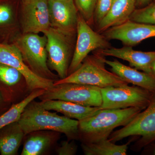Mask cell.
I'll use <instances>...</instances> for the list:
<instances>
[{"mask_svg":"<svg viewBox=\"0 0 155 155\" xmlns=\"http://www.w3.org/2000/svg\"><path fill=\"white\" fill-rule=\"evenodd\" d=\"M142 111L136 107L100 109L94 115L79 121L78 135L83 143L108 139L115 128L127 125Z\"/></svg>","mask_w":155,"mask_h":155,"instance_id":"1","label":"cell"},{"mask_svg":"<svg viewBox=\"0 0 155 155\" xmlns=\"http://www.w3.org/2000/svg\"><path fill=\"white\" fill-rule=\"evenodd\" d=\"M18 122L25 135L43 130L64 133L69 138L78 135V120L50 112L34 100L26 106Z\"/></svg>","mask_w":155,"mask_h":155,"instance_id":"2","label":"cell"},{"mask_svg":"<svg viewBox=\"0 0 155 155\" xmlns=\"http://www.w3.org/2000/svg\"><path fill=\"white\" fill-rule=\"evenodd\" d=\"M105 58L95 53L93 55L87 56L77 70L64 79L55 81L54 85L75 83L100 88L128 85L129 83L106 69Z\"/></svg>","mask_w":155,"mask_h":155,"instance_id":"3","label":"cell"},{"mask_svg":"<svg viewBox=\"0 0 155 155\" xmlns=\"http://www.w3.org/2000/svg\"><path fill=\"white\" fill-rule=\"evenodd\" d=\"M47 38L48 64L50 69L57 72L60 79L68 75L69 65L74 48V36L50 27L42 32Z\"/></svg>","mask_w":155,"mask_h":155,"instance_id":"4","label":"cell"},{"mask_svg":"<svg viewBox=\"0 0 155 155\" xmlns=\"http://www.w3.org/2000/svg\"><path fill=\"white\" fill-rule=\"evenodd\" d=\"M14 44L21 53L25 64L33 72L42 77L54 81L57 75L48 66L45 35L22 33L17 38Z\"/></svg>","mask_w":155,"mask_h":155,"instance_id":"5","label":"cell"},{"mask_svg":"<svg viewBox=\"0 0 155 155\" xmlns=\"http://www.w3.org/2000/svg\"><path fill=\"white\" fill-rule=\"evenodd\" d=\"M141 137L136 143L141 148L155 141V92L148 105L139 113L128 124L111 134L108 139L114 143L129 136Z\"/></svg>","mask_w":155,"mask_h":155,"instance_id":"6","label":"cell"},{"mask_svg":"<svg viewBox=\"0 0 155 155\" xmlns=\"http://www.w3.org/2000/svg\"><path fill=\"white\" fill-rule=\"evenodd\" d=\"M102 103L101 109L138 108L144 110L151 99L153 92L140 87L110 86L100 88Z\"/></svg>","mask_w":155,"mask_h":155,"instance_id":"7","label":"cell"},{"mask_svg":"<svg viewBox=\"0 0 155 155\" xmlns=\"http://www.w3.org/2000/svg\"><path fill=\"white\" fill-rule=\"evenodd\" d=\"M39 98L41 101L63 100L92 107H100L102 103L100 87L75 83L54 85Z\"/></svg>","mask_w":155,"mask_h":155,"instance_id":"8","label":"cell"},{"mask_svg":"<svg viewBox=\"0 0 155 155\" xmlns=\"http://www.w3.org/2000/svg\"><path fill=\"white\" fill-rule=\"evenodd\" d=\"M76 39L74 53L69 65L68 75L77 70L91 52L111 47L108 40L92 29L89 24L79 14Z\"/></svg>","mask_w":155,"mask_h":155,"instance_id":"9","label":"cell"},{"mask_svg":"<svg viewBox=\"0 0 155 155\" xmlns=\"http://www.w3.org/2000/svg\"><path fill=\"white\" fill-rule=\"evenodd\" d=\"M0 64L15 68L25 78L31 91L37 89L48 91L54 86V81L37 75L27 66L21 53L14 44L0 43Z\"/></svg>","mask_w":155,"mask_h":155,"instance_id":"10","label":"cell"},{"mask_svg":"<svg viewBox=\"0 0 155 155\" xmlns=\"http://www.w3.org/2000/svg\"><path fill=\"white\" fill-rule=\"evenodd\" d=\"M49 0H22V33H42L51 27Z\"/></svg>","mask_w":155,"mask_h":155,"instance_id":"11","label":"cell"},{"mask_svg":"<svg viewBox=\"0 0 155 155\" xmlns=\"http://www.w3.org/2000/svg\"><path fill=\"white\" fill-rule=\"evenodd\" d=\"M108 40H117L126 46L133 47L143 41L155 37V25L129 20L103 32Z\"/></svg>","mask_w":155,"mask_h":155,"instance_id":"12","label":"cell"},{"mask_svg":"<svg viewBox=\"0 0 155 155\" xmlns=\"http://www.w3.org/2000/svg\"><path fill=\"white\" fill-rule=\"evenodd\" d=\"M51 27L76 35L79 12L75 0H49Z\"/></svg>","mask_w":155,"mask_h":155,"instance_id":"13","label":"cell"},{"mask_svg":"<svg viewBox=\"0 0 155 155\" xmlns=\"http://www.w3.org/2000/svg\"><path fill=\"white\" fill-rule=\"evenodd\" d=\"M95 53L104 57H115L127 61L130 67L149 74H153L152 69L155 61V51H135L132 47L125 46L122 48L110 47L96 50Z\"/></svg>","mask_w":155,"mask_h":155,"instance_id":"14","label":"cell"},{"mask_svg":"<svg viewBox=\"0 0 155 155\" xmlns=\"http://www.w3.org/2000/svg\"><path fill=\"white\" fill-rule=\"evenodd\" d=\"M105 63L111 67L112 72L128 83L155 92V75L138 71L128 67L117 60L109 61L104 59Z\"/></svg>","mask_w":155,"mask_h":155,"instance_id":"15","label":"cell"},{"mask_svg":"<svg viewBox=\"0 0 155 155\" xmlns=\"http://www.w3.org/2000/svg\"><path fill=\"white\" fill-rule=\"evenodd\" d=\"M136 4V0H114L109 13L97 24V31L103 33L127 22L135 10Z\"/></svg>","mask_w":155,"mask_h":155,"instance_id":"16","label":"cell"},{"mask_svg":"<svg viewBox=\"0 0 155 155\" xmlns=\"http://www.w3.org/2000/svg\"><path fill=\"white\" fill-rule=\"evenodd\" d=\"M40 103L46 110L59 112L66 117L78 121L94 115L101 109L100 107H88L63 100H46Z\"/></svg>","mask_w":155,"mask_h":155,"instance_id":"17","label":"cell"},{"mask_svg":"<svg viewBox=\"0 0 155 155\" xmlns=\"http://www.w3.org/2000/svg\"><path fill=\"white\" fill-rule=\"evenodd\" d=\"M130 142L118 145L108 139L91 143H83L81 148L86 155H126Z\"/></svg>","mask_w":155,"mask_h":155,"instance_id":"18","label":"cell"},{"mask_svg":"<svg viewBox=\"0 0 155 155\" xmlns=\"http://www.w3.org/2000/svg\"><path fill=\"white\" fill-rule=\"evenodd\" d=\"M25 134L18 122L11 124L0 136V153L2 155L16 154Z\"/></svg>","mask_w":155,"mask_h":155,"instance_id":"19","label":"cell"},{"mask_svg":"<svg viewBox=\"0 0 155 155\" xmlns=\"http://www.w3.org/2000/svg\"><path fill=\"white\" fill-rule=\"evenodd\" d=\"M45 91L37 89L31 91L30 94L20 102L14 105L10 109L0 116V129L18 122L26 106L36 98L42 95Z\"/></svg>","mask_w":155,"mask_h":155,"instance_id":"20","label":"cell"},{"mask_svg":"<svg viewBox=\"0 0 155 155\" xmlns=\"http://www.w3.org/2000/svg\"><path fill=\"white\" fill-rule=\"evenodd\" d=\"M51 136L47 133H35L25 140L22 155H41L48 149L53 142Z\"/></svg>","mask_w":155,"mask_h":155,"instance_id":"21","label":"cell"},{"mask_svg":"<svg viewBox=\"0 0 155 155\" xmlns=\"http://www.w3.org/2000/svg\"><path fill=\"white\" fill-rule=\"evenodd\" d=\"M129 20L140 23L155 25V2L143 8L135 9Z\"/></svg>","mask_w":155,"mask_h":155,"instance_id":"22","label":"cell"},{"mask_svg":"<svg viewBox=\"0 0 155 155\" xmlns=\"http://www.w3.org/2000/svg\"><path fill=\"white\" fill-rule=\"evenodd\" d=\"M22 75L17 69L5 64H0V81L8 86L15 85Z\"/></svg>","mask_w":155,"mask_h":155,"instance_id":"23","label":"cell"},{"mask_svg":"<svg viewBox=\"0 0 155 155\" xmlns=\"http://www.w3.org/2000/svg\"><path fill=\"white\" fill-rule=\"evenodd\" d=\"M97 0H75L79 14L89 24L94 19V14Z\"/></svg>","mask_w":155,"mask_h":155,"instance_id":"24","label":"cell"},{"mask_svg":"<svg viewBox=\"0 0 155 155\" xmlns=\"http://www.w3.org/2000/svg\"><path fill=\"white\" fill-rule=\"evenodd\" d=\"M114 0H97L94 14V19L97 24L109 13Z\"/></svg>","mask_w":155,"mask_h":155,"instance_id":"25","label":"cell"},{"mask_svg":"<svg viewBox=\"0 0 155 155\" xmlns=\"http://www.w3.org/2000/svg\"><path fill=\"white\" fill-rule=\"evenodd\" d=\"M77 150V146L73 142L64 141L61 143L57 152L59 155H73L76 154Z\"/></svg>","mask_w":155,"mask_h":155,"instance_id":"26","label":"cell"},{"mask_svg":"<svg viewBox=\"0 0 155 155\" xmlns=\"http://www.w3.org/2000/svg\"><path fill=\"white\" fill-rule=\"evenodd\" d=\"M12 19V11L10 6L0 4V25L9 23Z\"/></svg>","mask_w":155,"mask_h":155,"instance_id":"27","label":"cell"},{"mask_svg":"<svg viewBox=\"0 0 155 155\" xmlns=\"http://www.w3.org/2000/svg\"><path fill=\"white\" fill-rule=\"evenodd\" d=\"M151 1L152 0H136V6H138L140 8H143L150 4Z\"/></svg>","mask_w":155,"mask_h":155,"instance_id":"28","label":"cell"},{"mask_svg":"<svg viewBox=\"0 0 155 155\" xmlns=\"http://www.w3.org/2000/svg\"><path fill=\"white\" fill-rule=\"evenodd\" d=\"M152 72L153 74L155 75V61L154 62L153 64V66H152Z\"/></svg>","mask_w":155,"mask_h":155,"instance_id":"29","label":"cell"},{"mask_svg":"<svg viewBox=\"0 0 155 155\" xmlns=\"http://www.w3.org/2000/svg\"><path fill=\"white\" fill-rule=\"evenodd\" d=\"M153 153L154 155H155V146L154 147L153 151Z\"/></svg>","mask_w":155,"mask_h":155,"instance_id":"30","label":"cell"},{"mask_svg":"<svg viewBox=\"0 0 155 155\" xmlns=\"http://www.w3.org/2000/svg\"><path fill=\"white\" fill-rule=\"evenodd\" d=\"M2 95H1V93H0V101H1V100H2Z\"/></svg>","mask_w":155,"mask_h":155,"instance_id":"31","label":"cell"},{"mask_svg":"<svg viewBox=\"0 0 155 155\" xmlns=\"http://www.w3.org/2000/svg\"><path fill=\"white\" fill-rule=\"evenodd\" d=\"M154 1H155V0H154Z\"/></svg>","mask_w":155,"mask_h":155,"instance_id":"32","label":"cell"}]
</instances>
